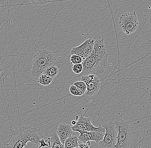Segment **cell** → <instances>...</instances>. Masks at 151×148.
<instances>
[{"label": "cell", "instance_id": "cell-1", "mask_svg": "<svg viewBox=\"0 0 151 148\" xmlns=\"http://www.w3.org/2000/svg\"><path fill=\"white\" fill-rule=\"evenodd\" d=\"M108 56L104 39L96 40L90 55L82 62L83 71L80 76L103 74L107 66Z\"/></svg>", "mask_w": 151, "mask_h": 148}, {"label": "cell", "instance_id": "cell-2", "mask_svg": "<svg viewBox=\"0 0 151 148\" xmlns=\"http://www.w3.org/2000/svg\"><path fill=\"white\" fill-rule=\"evenodd\" d=\"M44 136L40 130L31 126H24L17 130H11L9 138L5 142L3 148H23L31 142L36 146H40V141Z\"/></svg>", "mask_w": 151, "mask_h": 148}, {"label": "cell", "instance_id": "cell-3", "mask_svg": "<svg viewBox=\"0 0 151 148\" xmlns=\"http://www.w3.org/2000/svg\"><path fill=\"white\" fill-rule=\"evenodd\" d=\"M114 122L118 131L116 148H134L141 142V136L135 132L128 122L118 119Z\"/></svg>", "mask_w": 151, "mask_h": 148}, {"label": "cell", "instance_id": "cell-4", "mask_svg": "<svg viewBox=\"0 0 151 148\" xmlns=\"http://www.w3.org/2000/svg\"><path fill=\"white\" fill-rule=\"evenodd\" d=\"M32 68L31 73L33 78L41 75L48 67L52 66H61L60 61L55 58V55L50 51L42 50L33 56Z\"/></svg>", "mask_w": 151, "mask_h": 148}, {"label": "cell", "instance_id": "cell-5", "mask_svg": "<svg viewBox=\"0 0 151 148\" xmlns=\"http://www.w3.org/2000/svg\"><path fill=\"white\" fill-rule=\"evenodd\" d=\"M102 127L106 129L104 139L99 143V148H116L117 142L118 131L115 122L104 124Z\"/></svg>", "mask_w": 151, "mask_h": 148}, {"label": "cell", "instance_id": "cell-6", "mask_svg": "<svg viewBox=\"0 0 151 148\" xmlns=\"http://www.w3.org/2000/svg\"><path fill=\"white\" fill-rule=\"evenodd\" d=\"M119 27L127 35L134 32L138 28L139 21L135 12H128L122 14L119 20Z\"/></svg>", "mask_w": 151, "mask_h": 148}, {"label": "cell", "instance_id": "cell-7", "mask_svg": "<svg viewBox=\"0 0 151 148\" xmlns=\"http://www.w3.org/2000/svg\"><path fill=\"white\" fill-rule=\"evenodd\" d=\"M79 114H80V116L76 121V124L72 126L73 130L80 129L88 132H97L105 134V129L100 124L99 127H94L91 123V118L84 117L81 113Z\"/></svg>", "mask_w": 151, "mask_h": 148}, {"label": "cell", "instance_id": "cell-8", "mask_svg": "<svg viewBox=\"0 0 151 148\" xmlns=\"http://www.w3.org/2000/svg\"><path fill=\"white\" fill-rule=\"evenodd\" d=\"M81 81L84 82L86 85V95L89 97L96 94L101 88V81L98 76L94 74L81 76Z\"/></svg>", "mask_w": 151, "mask_h": 148}, {"label": "cell", "instance_id": "cell-9", "mask_svg": "<svg viewBox=\"0 0 151 148\" xmlns=\"http://www.w3.org/2000/svg\"><path fill=\"white\" fill-rule=\"evenodd\" d=\"M95 41L94 39L91 38L88 39L80 46L73 48L71 49L70 54L80 56L85 60L90 55L93 50Z\"/></svg>", "mask_w": 151, "mask_h": 148}, {"label": "cell", "instance_id": "cell-10", "mask_svg": "<svg viewBox=\"0 0 151 148\" xmlns=\"http://www.w3.org/2000/svg\"><path fill=\"white\" fill-rule=\"evenodd\" d=\"M73 132H78L80 134L78 139L83 144L88 141H93L99 144L104 139L105 134L97 132H88L80 129H73Z\"/></svg>", "mask_w": 151, "mask_h": 148}, {"label": "cell", "instance_id": "cell-11", "mask_svg": "<svg viewBox=\"0 0 151 148\" xmlns=\"http://www.w3.org/2000/svg\"><path fill=\"white\" fill-rule=\"evenodd\" d=\"M73 132L72 127L71 125L66 123H63L58 126L56 133L61 143L64 144L66 139L71 136Z\"/></svg>", "mask_w": 151, "mask_h": 148}, {"label": "cell", "instance_id": "cell-12", "mask_svg": "<svg viewBox=\"0 0 151 148\" xmlns=\"http://www.w3.org/2000/svg\"><path fill=\"white\" fill-rule=\"evenodd\" d=\"M48 144L51 148H65V145L62 144L56 132H54L50 137L48 138Z\"/></svg>", "mask_w": 151, "mask_h": 148}, {"label": "cell", "instance_id": "cell-13", "mask_svg": "<svg viewBox=\"0 0 151 148\" xmlns=\"http://www.w3.org/2000/svg\"><path fill=\"white\" fill-rule=\"evenodd\" d=\"M78 137L76 136H71L65 141V148H73L79 147Z\"/></svg>", "mask_w": 151, "mask_h": 148}, {"label": "cell", "instance_id": "cell-14", "mask_svg": "<svg viewBox=\"0 0 151 148\" xmlns=\"http://www.w3.org/2000/svg\"><path fill=\"white\" fill-rule=\"evenodd\" d=\"M59 68L57 66H50L44 71L42 74H47L54 79L58 74Z\"/></svg>", "mask_w": 151, "mask_h": 148}, {"label": "cell", "instance_id": "cell-15", "mask_svg": "<svg viewBox=\"0 0 151 148\" xmlns=\"http://www.w3.org/2000/svg\"><path fill=\"white\" fill-rule=\"evenodd\" d=\"M53 79V78L47 74H42L40 76L37 82L42 85L47 86L51 84Z\"/></svg>", "mask_w": 151, "mask_h": 148}, {"label": "cell", "instance_id": "cell-16", "mask_svg": "<svg viewBox=\"0 0 151 148\" xmlns=\"http://www.w3.org/2000/svg\"><path fill=\"white\" fill-rule=\"evenodd\" d=\"M73 85L76 86L83 94H84L87 90V86L86 83L83 81H78L73 83Z\"/></svg>", "mask_w": 151, "mask_h": 148}, {"label": "cell", "instance_id": "cell-17", "mask_svg": "<svg viewBox=\"0 0 151 148\" xmlns=\"http://www.w3.org/2000/svg\"><path fill=\"white\" fill-rule=\"evenodd\" d=\"M84 61V59L80 56L76 54H72L70 56V61L71 64H82Z\"/></svg>", "mask_w": 151, "mask_h": 148}, {"label": "cell", "instance_id": "cell-18", "mask_svg": "<svg viewBox=\"0 0 151 148\" xmlns=\"http://www.w3.org/2000/svg\"><path fill=\"white\" fill-rule=\"evenodd\" d=\"M70 94L75 96H82L83 94L76 86L74 85L70 86L69 88Z\"/></svg>", "mask_w": 151, "mask_h": 148}, {"label": "cell", "instance_id": "cell-19", "mask_svg": "<svg viewBox=\"0 0 151 148\" xmlns=\"http://www.w3.org/2000/svg\"><path fill=\"white\" fill-rule=\"evenodd\" d=\"M73 71L75 74H80L83 71V66L82 64H76L72 67Z\"/></svg>", "mask_w": 151, "mask_h": 148}, {"label": "cell", "instance_id": "cell-20", "mask_svg": "<svg viewBox=\"0 0 151 148\" xmlns=\"http://www.w3.org/2000/svg\"><path fill=\"white\" fill-rule=\"evenodd\" d=\"M32 3L35 5H43L51 1L52 0H29Z\"/></svg>", "mask_w": 151, "mask_h": 148}, {"label": "cell", "instance_id": "cell-21", "mask_svg": "<svg viewBox=\"0 0 151 148\" xmlns=\"http://www.w3.org/2000/svg\"><path fill=\"white\" fill-rule=\"evenodd\" d=\"M91 145V141H88L86 142L85 144L82 143L79 144V147L80 148H90V146Z\"/></svg>", "mask_w": 151, "mask_h": 148}, {"label": "cell", "instance_id": "cell-22", "mask_svg": "<svg viewBox=\"0 0 151 148\" xmlns=\"http://www.w3.org/2000/svg\"><path fill=\"white\" fill-rule=\"evenodd\" d=\"M2 71V69L1 64V62H0V79H1V77ZM0 82H1V80H0Z\"/></svg>", "mask_w": 151, "mask_h": 148}, {"label": "cell", "instance_id": "cell-23", "mask_svg": "<svg viewBox=\"0 0 151 148\" xmlns=\"http://www.w3.org/2000/svg\"><path fill=\"white\" fill-rule=\"evenodd\" d=\"M76 121L75 120L72 121L71 122V124L72 125H73H73H75V124H76Z\"/></svg>", "mask_w": 151, "mask_h": 148}, {"label": "cell", "instance_id": "cell-24", "mask_svg": "<svg viewBox=\"0 0 151 148\" xmlns=\"http://www.w3.org/2000/svg\"><path fill=\"white\" fill-rule=\"evenodd\" d=\"M79 117H80L78 116H76V120H78V119H79Z\"/></svg>", "mask_w": 151, "mask_h": 148}, {"label": "cell", "instance_id": "cell-25", "mask_svg": "<svg viewBox=\"0 0 151 148\" xmlns=\"http://www.w3.org/2000/svg\"><path fill=\"white\" fill-rule=\"evenodd\" d=\"M80 148V147H75V148Z\"/></svg>", "mask_w": 151, "mask_h": 148}]
</instances>
